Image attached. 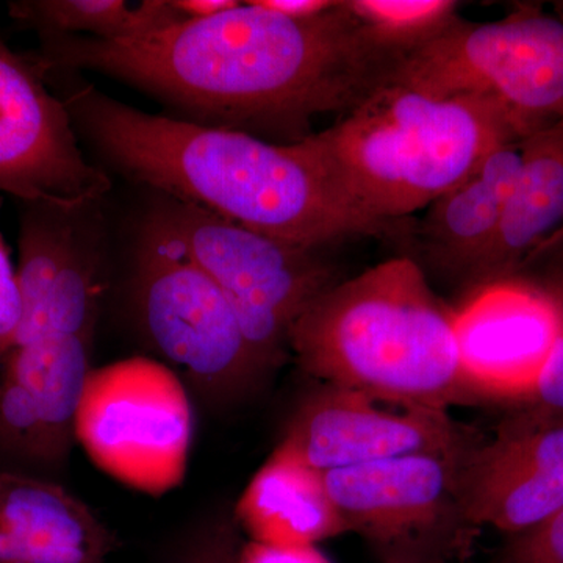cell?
<instances>
[{
    "instance_id": "cell-12",
    "label": "cell",
    "mask_w": 563,
    "mask_h": 563,
    "mask_svg": "<svg viewBox=\"0 0 563 563\" xmlns=\"http://www.w3.org/2000/svg\"><path fill=\"white\" fill-rule=\"evenodd\" d=\"M463 509L477 529L507 537L563 509V417L518 404L463 455Z\"/></svg>"
},
{
    "instance_id": "cell-25",
    "label": "cell",
    "mask_w": 563,
    "mask_h": 563,
    "mask_svg": "<svg viewBox=\"0 0 563 563\" xmlns=\"http://www.w3.org/2000/svg\"><path fill=\"white\" fill-rule=\"evenodd\" d=\"M236 563H332L317 547H276L250 542L240 551Z\"/></svg>"
},
{
    "instance_id": "cell-17",
    "label": "cell",
    "mask_w": 563,
    "mask_h": 563,
    "mask_svg": "<svg viewBox=\"0 0 563 563\" xmlns=\"http://www.w3.org/2000/svg\"><path fill=\"white\" fill-rule=\"evenodd\" d=\"M113 536L60 485L0 473V563H102Z\"/></svg>"
},
{
    "instance_id": "cell-2",
    "label": "cell",
    "mask_w": 563,
    "mask_h": 563,
    "mask_svg": "<svg viewBox=\"0 0 563 563\" xmlns=\"http://www.w3.org/2000/svg\"><path fill=\"white\" fill-rule=\"evenodd\" d=\"M58 98L107 161L173 201L310 250L354 236L409 242L412 220L390 224L358 210L307 139L268 143L146 113L91 85L68 87Z\"/></svg>"
},
{
    "instance_id": "cell-15",
    "label": "cell",
    "mask_w": 563,
    "mask_h": 563,
    "mask_svg": "<svg viewBox=\"0 0 563 563\" xmlns=\"http://www.w3.org/2000/svg\"><path fill=\"white\" fill-rule=\"evenodd\" d=\"M91 369L85 336H43L0 355V442L35 461L65 457Z\"/></svg>"
},
{
    "instance_id": "cell-18",
    "label": "cell",
    "mask_w": 563,
    "mask_h": 563,
    "mask_svg": "<svg viewBox=\"0 0 563 563\" xmlns=\"http://www.w3.org/2000/svg\"><path fill=\"white\" fill-rule=\"evenodd\" d=\"M525 163L470 292L509 280L563 232V121L523 141Z\"/></svg>"
},
{
    "instance_id": "cell-23",
    "label": "cell",
    "mask_w": 563,
    "mask_h": 563,
    "mask_svg": "<svg viewBox=\"0 0 563 563\" xmlns=\"http://www.w3.org/2000/svg\"><path fill=\"white\" fill-rule=\"evenodd\" d=\"M495 563H563V509L528 531L507 537Z\"/></svg>"
},
{
    "instance_id": "cell-24",
    "label": "cell",
    "mask_w": 563,
    "mask_h": 563,
    "mask_svg": "<svg viewBox=\"0 0 563 563\" xmlns=\"http://www.w3.org/2000/svg\"><path fill=\"white\" fill-rule=\"evenodd\" d=\"M2 201V199H0ZM22 320V299L16 266L0 233V355L16 343Z\"/></svg>"
},
{
    "instance_id": "cell-27",
    "label": "cell",
    "mask_w": 563,
    "mask_h": 563,
    "mask_svg": "<svg viewBox=\"0 0 563 563\" xmlns=\"http://www.w3.org/2000/svg\"><path fill=\"white\" fill-rule=\"evenodd\" d=\"M184 20H206L239 7V0H172Z\"/></svg>"
},
{
    "instance_id": "cell-9",
    "label": "cell",
    "mask_w": 563,
    "mask_h": 563,
    "mask_svg": "<svg viewBox=\"0 0 563 563\" xmlns=\"http://www.w3.org/2000/svg\"><path fill=\"white\" fill-rule=\"evenodd\" d=\"M139 295L152 342L191 377L233 388L262 373L217 282L151 221L140 244Z\"/></svg>"
},
{
    "instance_id": "cell-7",
    "label": "cell",
    "mask_w": 563,
    "mask_h": 563,
    "mask_svg": "<svg viewBox=\"0 0 563 563\" xmlns=\"http://www.w3.org/2000/svg\"><path fill=\"white\" fill-rule=\"evenodd\" d=\"M74 435L103 473L146 495L184 483L192 437L191 404L179 376L147 357L92 368Z\"/></svg>"
},
{
    "instance_id": "cell-6",
    "label": "cell",
    "mask_w": 563,
    "mask_h": 563,
    "mask_svg": "<svg viewBox=\"0 0 563 563\" xmlns=\"http://www.w3.org/2000/svg\"><path fill=\"white\" fill-rule=\"evenodd\" d=\"M150 221L179 242L217 282L262 373L290 355L295 322L340 282L318 250L280 242L191 203L169 199Z\"/></svg>"
},
{
    "instance_id": "cell-4",
    "label": "cell",
    "mask_w": 563,
    "mask_h": 563,
    "mask_svg": "<svg viewBox=\"0 0 563 563\" xmlns=\"http://www.w3.org/2000/svg\"><path fill=\"white\" fill-rule=\"evenodd\" d=\"M307 140L351 202L390 224L428 209L492 152L525 141L488 99L396 80Z\"/></svg>"
},
{
    "instance_id": "cell-16",
    "label": "cell",
    "mask_w": 563,
    "mask_h": 563,
    "mask_svg": "<svg viewBox=\"0 0 563 563\" xmlns=\"http://www.w3.org/2000/svg\"><path fill=\"white\" fill-rule=\"evenodd\" d=\"M523 163V141L492 152L472 176L435 199L424 217L412 222L404 257L417 262L426 276L442 277L468 291L495 243Z\"/></svg>"
},
{
    "instance_id": "cell-20",
    "label": "cell",
    "mask_w": 563,
    "mask_h": 563,
    "mask_svg": "<svg viewBox=\"0 0 563 563\" xmlns=\"http://www.w3.org/2000/svg\"><path fill=\"white\" fill-rule=\"evenodd\" d=\"M11 18L38 35H79L128 40L184 21L172 0H146L132 9L122 0H18Z\"/></svg>"
},
{
    "instance_id": "cell-10",
    "label": "cell",
    "mask_w": 563,
    "mask_h": 563,
    "mask_svg": "<svg viewBox=\"0 0 563 563\" xmlns=\"http://www.w3.org/2000/svg\"><path fill=\"white\" fill-rule=\"evenodd\" d=\"M110 180L85 158L65 103L38 62L0 35V195L87 209Z\"/></svg>"
},
{
    "instance_id": "cell-22",
    "label": "cell",
    "mask_w": 563,
    "mask_h": 563,
    "mask_svg": "<svg viewBox=\"0 0 563 563\" xmlns=\"http://www.w3.org/2000/svg\"><path fill=\"white\" fill-rule=\"evenodd\" d=\"M515 277L531 282L542 290L553 303L559 318V333L553 351L531 396L523 404L563 417V232L543 251L533 255Z\"/></svg>"
},
{
    "instance_id": "cell-11",
    "label": "cell",
    "mask_w": 563,
    "mask_h": 563,
    "mask_svg": "<svg viewBox=\"0 0 563 563\" xmlns=\"http://www.w3.org/2000/svg\"><path fill=\"white\" fill-rule=\"evenodd\" d=\"M483 435L446 409L321 385L296 410L279 446L324 474L409 455H463Z\"/></svg>"
},
{
    "instance_id": "cell-26",
    "label": "cell",
    "mask_w": 563,
    "mask_h": 563,
    "mask_svg": "<svg viewBox=\"0 0 563 563\" xmlns=\"http://www.w3.org/2000/svg\"><path fill=\"white\" fill-rule=\"evenodd\" d=\"M255 2L265 9L276 11L284 16L296 18V20L321 16L332 10L336 3L335 0H255Z\"/></svg>"
},
{
    "instance_id": "cell-1",
    "label": "cell",
    "mask_w": 563,
    "mask_h": 563,
    "mask_svg": "<svg viewBox=\"0 0 563 563\" xmlns=\"http://www.w3.org/2000/svg\"><path fill=\"white\" fill-rule=\"evenodd\" d=\"M44 70L88 69L135 85L221 128L307 139L320 114L350 113L390 84L407 51L380 38L343 2L321 16H284L240 3L128 40L40 35Z\"/></svg>"
},
{
    "instance_id": "cell-3",
    "label": "cell",
    "mask_w": 563,
    "mask_h": 563,
    "mask_svg": "<svg viewBox=\"0 0 563 563\" xmlns=\"http://www.w3.org/2000/svg\"><path fill=\"white\" fill-rule=\"evenodd\" d=\"M454 309L409 257L336 282L298 318L290 355L321 385L407 406L481 404L463 372Z\"/></svg>"
},
{
    "instance_id": "cell-19",
    "label": "cell",
    "mask_w": 563,
    "mask_h": 563,
    "mask_svg": "<svg viewBox=\"0 0 563 563\" xmlns=\"http://www.w3.org/2000/svg\"><path fill=\"white\" fill-rule=\"evenodd\" d=\"M236 517L251 542L276 547H317L346 533L324 474L280 446L247 484Z\"/></svg>"
},
{
    "instance_id": "cell-5",
    "label": "cell",
    "mask_w": 563,
    "mask_h": 563,
    "mask_svg": "<svg viewBox=\"0 0 563 563\" xmlns=\"http://www.w3.org/2000/svg\"><path fill=\"white\" fill-rule=\"evenodd\" d=\"M393 80L435 96L488 99L529 139L563 121V21L528 9L484 24L457 16L410 51Z\"/></svg>"
},
{
    "instance_id": "cell-13",
    "label": "cell",
    "mask_w": 563,
    "mask_h": 563,
    "mask_svg": "<svg viewBox=\"0 0 563 563\" xmlns=\"http://www.w3.org/2000/svg\"><path fill=\"white\" fill-rule=\"evenodd\" d=\"M463 372L483 402L528 401L559 333L553 303L531 282H496L454 310Z\"/></svg>"
},
{
    "instance_id": "cell-8",
    "label": "cell",
    "mask_w": 563,
    "mask_h": 563,
    "mask_svg": "<svg viewBox=\"0 0 563 563\" xmlns=\"http://www.w3.org/2000/svg\"><path fill=\"white\" fill-rule=\"evenodd\" d=\"M465 455V454H463ZM463 455L422 454L324 473L346 533L380 563H454L479 536L463 509Z\"/></svg>"
},
{
    "instance_id": "cell-21",
    "label": "cell",
    "mask_w": 563,
    "mask_h": 563,
    "mask_svg": "<svg viewBox=\"0 0 563 563\" xmlns=\"http://www.w3.org/2000/svg\"><path fill=\"white\" fill-rule=\"evenodd\" d=\"M344 5L380 38L407 52L443 32L459 9L453 0H344Z\"/></svg>"
},
{
    "instance_id": "cell-14",
    "label": "cell",
    "mask_w": 563,
    "mask_h": 563,
    "mask_svg": "<svg viewBox=\"0 0 563 563\" xmlns=\"http://www.w3.org/2000/svg\"><path fill=\"white\" fill-rule=\"evenodd\" d=\"M21 203L16 272L22 320L14 344L49 335L92 339L101 280L98 257L87 250L80 232L85 209Z\"/></svg>"
}]
</instances>
